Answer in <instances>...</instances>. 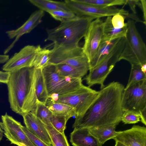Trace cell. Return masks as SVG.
<instances>
[{"label": "cell", "instance_id": "9a60e30c", "mask_svg": "<svg viewBox=\"0 0 146 146\" xmlns=\"http://www.w3.org/2000/svg\"><path fill=\"white\" fill-rule=\"evenodd\" d=\"M112 139L125 146H146V127L133 125Z\"/></svg>", "mask_w": 146, "mask_h": 146}, {"label": "cell", "instance_id": "d6a6232c", "mask_svg": "<svg viewBox=\"0 0 146 146\" xmlns=\"http://www.w3.org/2000/svg\"><path fill=\"white\" fill-rule=\"evenodd\" d=\"M126 17L120 14L115 15L111 18V22L113 27L116 29L123 28L127 25V23H125L124 20Z\"/></svg>", "mask_w": 146, "mask_h": 146}, {"label": "cell", "instance_id": "836d02e7", "mask_svg": "<svg viewBox=\"0 0 146 146\" xmlns=\"http://www.w3.org/2000/svg\"><path fill=\"white\" fill-rule=\"evenodd\" d=\"M22 128L29 139L35 146H53L48 145L30 132L25 126L22 125Z\"/></svg>", "mask_w": 146, "mask_h": 146}, {"label": "cell", "instance_id": "7c38bea8", "mask_svg": "<svg viewBox=\"0 0 146 146\" xmlns=\"http://www.w3.org/2000/svg\"><path fill=\"white\" fill-rule=\"evenodd\" d=\"M104 22L97 18L90 24L84 36L82 49L89 63L94 56L102 42L103 36Z\"/></svg>", "mask_w": 146, "mask_h": 146}, {"label": "cell", "instance_id": "3957f363", "mask_svg": "<svg viewBox=\"0 0 146 146\" xmlns=\"http://www.w3.org/2000/svg\"><path fill=\"white\" fill-rule=\"evenodd\" d=\"M94 19L90 17H77L72 20L61 23L55 28L46 30L47 37L46 40L58 44H78Z\"/></svg>", "mask_w": 146, "mask_h": 146}, {"label": "cell", "instance_id": "f546056e", "mask_svg": "<svg viewBox=\"0 0 146 146\" xmlns=\"http://www.w3.org/2000/svg\"><path fill=\"white\" fill-rule=\"evenodd\" d=\"M48 13L53 18L60 21L61 23L72 20L77 17L71 11L62 10L52 11Z\"/></svg>", "mask_w": 146, "mask_h": 146}, {"label": "cell", "instance_id": "d4e9b609", "mask_svg": "<svg viewBox=\"0 0 146 146\" xmlns=\"http://www.w3.org/2000/svg\"><path fill=\"white\" fill-rule=\"evenodd\" d=\"M31 112L44 125L52 126L51 120L53 113L45 104L39 102L37 100L36 107L34 110Z\"/></svg>", "mask_w": 146, "mask_h": 146}, {"label": "cell", "instance_id": "74e56055", "mask_svg": "<svg viewBox=\"0 0 146 146\" xmlns=\"http://www.w3.org/2000/svg\"><path fill=\"white\" fill-rule=\"evenodd\" d=\"M141 121L146 125V108L142 110L139 113Z\"/></svg>", "mask_w": 146, "mask_h": 146}, {"label": "cell", "instance_id": "277c9868", "mask_svg": "<svg viewBox=\"0 0 146 146\" xmlns=\"http://www.w3.org/2000/svg\"><path fill=\"white\" fill-rule=\"evenodd\" d=\"M127 23L125 44L118 61L124 60L131 65L141 66L146 64L145 44L137 29L135 21L128 19Z\"/></svg>", "mask_w": 146, "mask_h": 146}, {"label": "cell", "instance_id": "8992f818", "mask_svg": "<svg viewBox=\"0 0 146 146\" xmlns=\"http://www.w3.org/2000/svg\"><path fill=\"white\" fill-rule=\"evenodd\" d=\"M50 50L49 64H62L89 68L88 59L79 44H54Z\"/></svg>", "mask_w": 146, "mask_h": 146}, {"label": "cell", "instance_id": "9c48e42d", "mask_svg": "<svg viewBox=\"0 0 146 146\" xmlns=\"http://www.w3.org/2000/svg\"><path fill=\"white\" fill-rule=\"evenodd\" d=\"M121 105L123 111H133L139 114L146 108V80L125 88Z\"/></svg>", "mask_w": 146, "mask_h": 146}, {"label": "cell", "instance_id": "83f0119b", "mask_svg": "<svg viewBox=\"0 0 146 146\" xmlns=\"http://www.w3.org/2000/svg\"><path fill=\"white\" fill-rule=\"evenodd\" d=\"M81 3L102 8L127 4V0H76Z\"/></svg>", "mask_w": 146, "mask_h": 146}, {"label": "cell", "instance_id": "b9f144b4", "mask_svg": "<svg viewBox=\"0 0 146 146\" xmlns=\"http://www.w3.org/2000/svg\"><path fill=\"white\" fill-rule=\"evenodd\" d=\"M2 140L1 139L0 137V141Z\"/></svg>", "mask_w": 146, "mask_h": 146}, {"label": "cell", "instance_id": "5bb4252c", "mask_svg": "<svg viewBox=\"0 0 146 146\" xmlns=\"http://www.w3.org/2000/svg\"><path fill=\"white\" fill-rule=\"evenodd\" d=\"M44 15V12L42 10L39 9L36 11L31 14L28 20L20 27L16 29L6 31V33L10 39L15 38V39L4 50V54H6L11 50L22 35L30 33L40 23Z\"/></svg>", "mask_w": 146, "mask_h": 146}, {"label": "cell", "instance_id": "44dd1931", "mask_svg": "<svg viewBox=\"0 0 146 146\" xmlns=\"http://www.w3.org/2000/svg\"><path fill=\"white\" fill-rule=\"evenodd\" d=\"M54 65L56 72L60 75L76 78H82L89 70L88 67H76L65 64Z\"/></svg>", "mask_w": 146, "mask_h": 146}, {"label": "cell", "instance_id": "ffe728a7", "mask_svg": "<svg viewBox=\"0 0 146 146\" xmlns=\"http://www.w3.org/2000/svg\"><path fill=\"white\" fill-rule=\"evenodd\" d=\"M111 18V16L108 17L104 22L102 41L112 40L126 36L127 25L122 29H115L112 25Z\"/></svg>", "mask_w": 146, "mask_h": 146}, {"label": "cell", "instance_id": "f35d334b", "mask_svg": "<svg viewBox=\"0 0 146 146\" xmlns=\"http://www.w3.org/2000/svg\"><path fill=\"white\" fill-rule=\"evenodd\" d=\"M141 69L142 72L146 74V64H145L141 65Z\"/></svg>", "mask_w": 146, "mask_h": 146}, {"label": "cell", "instance_id": "ba28073f", "mask_svg": "<svg viewBox=\"0 0 146 146\" xmlns=\"http://www.w3.org/2000/svg\"><path fill=\"white\" fill-rule=\"evenodd\" d=\"M98 93L99 91L83 85L73 92L59 95L56 100L52 102L63 103L74 108L76 113V118L81 116L85 112Z\"/></svg>", "mask_w": 146, "mask_h": 146}, {"label": "cell", "instance_id": "f1b7e54d", "mask_svg": "<svg viewBox=\"0 0 146 146\" xmlns=\"http://www.w3.org/2000/svg\"><path fill=\"white\" fill-rule=\"evenodd\" d=\"M131 66L129 79L126 88L140 81L146 80V74L141 71V66L132 64Z\"/></svg>", "mask_w": 146, "mask_h": 146}, {"label": "cell", "instance_id": "6da1fadb", "mask_svg": "<svg viewBox=\"0 0 146 146\" xmlns=\"http://www.w3.org/2000/svg\"><path fill=\"white\" fill-rule=\"evenodd\" d=\"M124 86L113 81L99 91L97 97L85 112L75 118L74 129L109 125L117 126L123 113L121 105Z\"/></svg>", "mask_w": 146, "mask_h": 146}, {"label": "cell", "instance_id": "7402d4cb", "mask_svg": "<svg viewBox=\"0 0 146 146\" xmlns=\"http://www.w3.org/2000/svg\"><path fill=\"white\" fill-rule=\"evenodd\" d=\"M28 1L39 10L44 12L45 11L48 13L58 10L70 11L64 1L48 0H29Z\"/></svg>", "mask_w": 146, "mask_h": 146}, {"label": "cell", "instance_id": "4316f807", "mask_svg": "<svg viewBox=\"0 0 146 146\" xmlns=\"http://www.w3.org/2000/svg\"><path fill=\"white\" fill-rule=\"evenodd\" d=\"M44 125L50 136L53 146H70L64 133H60L52 126Z\"/></svg>", "mask_w": 146, "mask_h": 146}, {"label": "cell", "instance_id": "484cf974", "mask_svg": "<svg viewBox=\"0 0 146 146\" xmlns=\"http://www.w3.org/2000/svg\"><path fill=\"white\" fill-rule=\"evenodd\" d=\"M36 54L33 67L36 69L43 70L49 64L50 50L43 48L40 45L36 46Z\"/></svg>", "mask_w": 146, "mask_h": 146}, {"label": "cell", "instance_id": "1f68e13d", "mask_svg": "<svg viewBox=\"0 0 146 146\" xmlns=\"http://www.w3.org/2000/svg\"><path fill=\"white\" fill-rule=\"evenodd\" d=\"M140 120L139 113L131 111H124L121 118V121L125 124H135Z\"/></svg>", "mask_w": 146, "mask_h": 146}, {"label": "cell", "instance_id": "4dcf8cb0", "mask_svg": "<svg viewBox=\"0 0 146 146\" xmlns=\"http://www.w3.org/2000/svg\"><path fill=\"white\" fill-rule=\"evenodd\" d=\"M69 119L65 116L53 114L51 123L52 127L57 131L63 133L66 128V123Z\"/></svg>", "mask_w": 146, "mask_h": 146}, {"label": "cell", "instance_id": "30bf717a", "mask_svg": "<svg viewBox=\"0 0 146 146\" xmlns=\"http://www.w3.org/2000/svg\"><path fill=\"white\" fill-rule=\"evenodd\" d=\"M64 1L69 10L78 17H90L96 19L120 14L128 18L129 15L128 11L114 6L102 8L79 2L76 0Z\"/></svg>", "mask_w": 146, "mask_h": 146}, {"label": "cell", "instance_id": "4fadbf2b", "mask_svg": "<svg viewBox=\"0 0 146 146\" xmlns=\"http://www.w3.org/2000/svg\"><path fill=\"white\" fill-rule=\"evenodd\" d=\"M36 51V46L31 45L25 46L5 63L2 67L3 70L11 72L24 68L33 67Z\"/></svg>", "mask_w": 146, "mask_h": 146}, {"label": "cell", "instance_id": "e575fe53", "mask_svg": "<svg viewBox=\"0 0 146 146\" xmlns=\"http://www.w3.org/2000/svg\"><path fill=\"white\" fill-rule=\"evenodd\" d=\"M141 9L143 13V23L146 25V1L145 0H139L138 5Z\"/></svg>", "mask_w": 146, "mask_h": 146}, {"label": "cell", "instance_id": "d590c367", "mask_svg": "<svg viewBox=\"0 0 146 146\" xmlns=\"http://www.w3.org/2000/svg\"><path fill=\"white\" fill-rule=\"evenodd\" d=\"M10 75V72L0 70V82L7 84Z\"/></svg>", "mask_w": 146, "mask_h": 146}, {"label": "cell", "instance_id": "d6986e66", "mask_svg": "<svg viewBox=\"0 0 146 146\" xmlns=\"http://www.w3.org/2000/svg\"><path fill=\"white\" fill-rule=\"evenodd\" d=\"M120 38L110 41H102L94 56L89 63V70L95 67L105 59Z\"/></svg>", "mask_w": 146, "mask_h": 146}, {"label": "cell", "instance_id": "7bdbcfd3", "mask_svg": "<svg viewBox=\"0 0 146 146\" xmlns=\"http://www.w3.org/2000/svg\"><path fill=\"white\" fill-rule=\"evenodd\" d=\"M124 145V146H125V145Z\"/></svg>", "mask_w": 146, "mask_h": 146}, {"label": "cell", "instance_id": "603a6c76", "mask_svg": "<svg viewBox=\"0 0 146 146\" xmlns=\"http://www.w3.org/2000/svg\"><path fill=\"white\" fill-rule=\"evenodd\" d=\"M35 74L37 100L45 104L49 97L42 70L35 68Z\"/></svg>", "mask_w": 146, "mask_h": 146}, {"label": "cell", "instance_id": "8fae6325", "mask_svg": "<svg viewBox=\"0 0 146 146\" xmlns=\"http://www.w3.org/2000/svg\"><path fill=\"white\" fill-rule=\"evenodd\" d=\"M0 126L11 144L18 146H35L22 128L21 123L6 113L1 117Z\"/></svg>", "mask_w": 146, "mask_h": 146}, {"label": "cell", "instance_id": "7a4b0ae2", "mask_svg": "<svg viewBox=\"0 0 146 146\" xmlns=\"http://www.w3.org/2000/svg\"><path fill=\"white\" fill-rule=\"evenodd\" d=\"M35 71L33 67L10 72L7 84L10 108L22 116L33 111L36 107Z\"/></svg>", "mask_w": 146, "mask_h": 146}, {"label": "cell", "instance_id": "60d3db41", "mask_svg": "<svg viewBox=\"0 0 146 146\" xmlns=\"http://www.w3.org/2000/svg\"><path fill=\"white\" fill-rule=\"evenodd\" d=\"M115 146H124L123 144L117 142L115 141Z\"/></svg>", "mask_w": 146, "mask_h": 146}, {"label": "cell", "instance_id": "8d00e7d4", "mask_svg": "<svg viewBox=\"0 0 146 146\" xmlns=\"http://www.w3.org/2000/svg\"><path fill=\"white\" fill-rule=\"evenodd\" d=\"M139 2V0H127V4L129 5L133 13L135 14H136V6L138 5Z\"/></svg>", "mask_w": 146, "mask_h": 146}, {"label": "cell", "instance_id": "ac0fdd59", "mask_svg": "<svg viewBox=\"0 0 146 146\" xmlns=\"http://www.w3.org/2000/svg\"><path fill=\"white\" fill-rule=\"evenodd\" d=\"M116 125H109L88 128L90 133L102 145L107 141L115 137L121 131H116Z\"/></svg>", "mask_w": 146, "mask_h": 146}, {"label": "cell", "instance_id": "cb8c5ba5", "mask_svg": "<svg viewBox=\"0 0 146 146\" xmlns=\"http://www.w3.org/2000/svg\"><path fill=\"white\" fill-rule=\"evenodd\" d=\"M46 106L53 114L64 115L69 119L76 116L75 109L69 105L59 102H54L48 98L45 104Z\"/></svg>", "mask_w": 146, "mask_h": 146}, {"label": "cell", "instance_id": "52a82bcc", "mask_svg": "<svg viewBox=\"0 0 146 146\" xmlns=\"http://www.w3.org/2000/svg\"><path fill=\"white\" fill-rule=\"evenodd\" d=\"M48 96L55 93L59 95L66 94L77 90L83 85L82 78L61 76L56 72L54 65L49 64L43 70Z\"/></svg>", "mask_w": 146, "mask_h": 146}, {"label": "cell", "instance_id": "ab89813d", "mask_svg": "<svg viewBox=\"0 0 146 146\" xmlns=\"http://www.w3.org/2000/svg\"><path fill=\"white\" fill-rule=\"evenodd\" d=\"M3 131L1 128L0 126V137L2 139L3 137Z\"/></svg>", "mask_w": 146, "mask_h": 146}, {"label": "cell", "instance_id": "2e32d148", "mask_svg": "<svg viewBox=\"0 0 146 146\" xmlns=\"http://www.w3.org/2000/svg\"><path fill=\"white\" fill-rule=\"evenodd\" d=\"M24 123L27 130L32 134L48 145H52L48 133L44 124L31 112L24 114Z\"/></svg>", "mask_w": 146, "mask_h": 146}, {"label": "cell", "instance_id": "e0dca14e", "mask_svg": "<svg viewBox=\"0 0 146 146\" xmlns=\"http://www.w3.org/2000/svg\"><path fill=\"white\" fill-rule=\"evenodd\" d=\"M70 141L73 146L102 145L87 128L74 129L70 134Z\"/></svg>", "mask_w": 146, "mask_h": 146}, {"label": "cell", "instance_id": "5b68a950", "mask_svg": "<svg viewBox=\"0 0 146 146\" xmlns=\"http://www.w3.org/2000/svg\"><path fill=\"white\" fill-rule=\"evenodd\" d=\"M125 37L120 38L105 59L94 68L89 70V73L84 79L89 87L98 84L101 89L105 87L104 82L112 71L115 64L118 62L120 55L124 48Z\"/></svg>", "mask_w": 146, "mask_h": 146}]
</instances>
